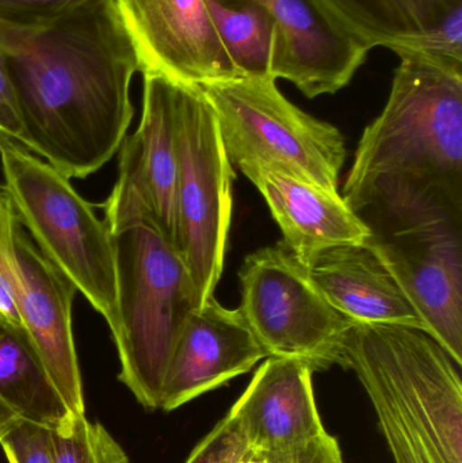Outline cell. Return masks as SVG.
Segmentation results:
<instances>
[{
	"label": "cell",
	"mask_w": 462,
	"mask_h": 463,
	"mask_svg": "<svg viewBox=\"0 0 462 463\" xmlns=\"http://www.w3.org/2000/svg\"><path fill=\"white\" fill-rule=\"evenodd\" d=\"M21 144L68 179H84L121 146L140 71L111 0L43 26L0 21Z\"/></svg>",
	"instance_id": "6da1fadb"
},
{
	"label": "cell",
	"mask_w": 462,
	"mask_h": 463,
	"mask_svg": "<svg viewBox=\"0 0 462 463\" xmlns=\"http://www.w3.org/2000/svg\"><path fill=\"white\" fill-rule=\"evenodd\" d=\"M398 56L387 105L363 130L344 186L368 228L462 217V65Z\"/></svg>",
	"instance_id": "7a4b0ae2"
},
{
	"label": "cell",
	"mask_w": 462,
	"mask_h": 463,
	"mask_svg": "<svg viewBox=\"0 0 462 463\" xmlns=\"http://www.w3.org/2000/svg\"><path fill=\"white\" fill-rule=\"evenodd\" d=\"M339 366L357 374L395 463H462L461 366L429 332L353 323Z\"/></svg>",
	"instance_id": "3957f363"
},
{
	"label": "cell",
	"mask_w": 462,
	"mask_h": 463,
	"mask_svg": "<svg viewBox=\"0 0 462 463\" xmlns=\"http://www.w3.org/2000/svg\"><path fill=\"white\" fill-rule=\"evenodd\" d=\"M111 236L118 310L111 335L118 380L138 404L160 410L171 356L198 307L194 285L178 248L149 222H133Z\"/></svg>",
	"instance_id": "277c9868"
},
{
	"label": "cell",
	"mask_w": 462,
	"mask_h": 463,
	"mask_svg": "<svg viewBox=\"0 0 462 463\" xmlns=\"http://www.w3.org/2000/svg\"><path fill=\"white\" fill-rule=\"evenodd\" d=\"M5 186L41 252L102 315L118 324L113 236L70 179L0 132Z\"/></svg>",
	"instance_id": "5b68a950"
},
{
	"label": "cell",
	"mask_w": 462,
	"mask_h": 463,
	"mask_svg": "<svg viewBox=\"0 0 462 463\" xmlns=\"http://www.w3.org/2000/svg\"><path fill=\"white\" fill-rule=\"evenodd\" d=\"M274 79L239 78L200 87L233 167L263 165L338 193L346 157L342 133L293 105Z\"/></svg>",
	"instance_id": "8992f818"
},
{
	"label": "cell",
	"mask_w": 462,
	"mask_h": 463,
	"mask_svg": "<svg viewBox=\"0 0 462 463\" xmlns=\"http://www.w3.org/2000/svg\"><path fill=\"white\" fill-rule=\"evenodd\" d=\"M178 247L198 307L214 296L224 269L236 178L216 114L197 86L178 83Z\"/></svg>",
	"instance_id": "52a82bcc"
},
{
	"label": "cell",
	"mask_w": 462,
	"mask_h": 463,
	"mask_svg": "<svg viewBox=\"0 0 462 463\" xmlns=\"http://www.w3.org/2000/svg\"><path fill=\"white\" fill-rule=\"evenodd\" d=\"M239 280V310L268 358L296 359L314 373L341 364L353 323L325 301L284 242L250 253Z\"/></svg>",
	"instance_id": "ba28073f"
},
{
	"label": "cell",
	"mask_w": 462,
	"mask_h": 463,
	"mask_svg": "<svg viewBox=\"0 0 462 463\" xmlns=\"http://www.w3.org/2000/svg\"><path fill=\"white\" fill-rule=\"evenodd\" d=\"M143 76L140 124L119 146L118 179L105 203V222L110 233L149 222L176 247L178 81L159 73Z\"/></svg>",
	"instance_id": "9c48e42d"
},
{
	"label": "cell",
	"mask_w": 462,
	"mask_h": 463,
	"mask_svg": "<svg viewBox=\"0 0 462 463\" xmlns=\"http://www.w3.org/2000/svg\"><path fill=\"white\" fill-rule=\"evenodd\" d=\"M366 245L398 280L429 334L462 366V217L373 228Z\"/></svg>",
	"instance_id": "30bf717a"
},
{
	"label": "cell",
	"mask_w": 462,
	"mask_h": 463,
	"mask_svg": "<svg viewBox=\"0 0 462 463\" xmlns=\"http://www.w3.org/2000/svg\"><path fill=\"white\" fill-rule=\"evenodd\" d=\"M140 72L203 87L239 79L205 0H111Z\"/></svg>",
	"instance_id": "8fae6325"
},
{
	"label": "cell",
	"mask_w": 462,
	"mask_h": 463,
	"mask_svg": "<svg viewBox=\"0 0 462 463\" xmlns=\"http://www.w3.org/2000/svg\"><path fill=\"white\" fill-rule=\"evenodd\" d=\"M16 307L52 383L73 415H86L83 383L72 332L76 288L41 252L26 232L15 239Z\"/></svg>",
	"instance_id": "7c38bea8"
},
{
	"label": "cell",
	"mask_w": 462,
	"mask_h": 463,
	"mask_svg": "<svg viewBox=\"0 0 462 463\" xmlns=\"http://www.w3.org/2000/svg\"><path fill=\"white\" fill-rule=\"evenodd\" d=\"M268 358L240 310L214 296L190 315L171 356L160 410H178L197 397L249 373Z\"/></svg>",
	"instance_id": "4fadbf2b"
},
{
	"label": "cell",
	"mask_w": 462,
	"mask_h": 463,
	"mask_svg": "<svg viewBox=\"0 0 462 463\" xmlns=\"http://www.w3.org/2000/svg\"><path fill=\"white\" fill-rule=\"evenodd\" d=\"M270 14L284 40L279 79L306 98L346 87L369 49L336 18L323 0H257Z\"/></svg>",
	"instance_id": "5bb4252c"
},
{
	"label": "cell",
	"mask_w": 462,
	"mask_h": 463,
	"mask_svg": "<svg viewBox=\"0 0 462 463\" xmlns=\"http://www.w3.org/2000/svg\"><path fill=\"white\" fill-rule=\"evenodd\" d=\"M314 370L301 361L268 358L230 412L252 450H293L325 434L315 402Z\"/></svg>",
	"instance_id": "9a60e30c"
},
{
	"label": "cell",
	"mask_w": 462,
	"mask_h": 463,
	"mask_svg": "<svg viewBox=\"0 0 462 463\" xmlns=\"http://www.w3.org/2000/svg\"><path fill=\"white\" fill-rule=\"evenodd\" d=\"M239 170L265 198L282 231L285 247L308 269L323 250L341 245L366 244L371 230L339 193L285 175L263 165Z\"/></svg>",
	"instance_id": "2e32d148"
},
{
	"label": "cell",
	"mask_w": 462,
	"mask_h": 463,
	"mask_svg": "<svg viewBox=\"0 0 462 463\" xmlns=\"http://www.w3.org/2000/svg\"><path fill=\"white\" fill-rule=\"evenodd\" d=\"M371 51L422 53L462 65V0H323Z\"/></svg>",
	"instance_id": "e0dca14e"
},
{
	"label": "cell",
	"mask_w": 462,
	"mask_h": 463,
	"mask_svg": "<svg viewBox=\"0 0 462 463\" xmlns=\"http://www.w3.org/2000/svg\"><path fill=\"white\" fill-rule=\"evenodd\" d=\"M325 301L352 323L395 324L428 332L398 280L369 245L323 250L308 267Z\"/></svg>",
	"instance_id": "ac0fdd59"
},
{
	"label": "cell",
	"mask_w": 462,
	"mask_h": 463,
	"mask_svg": "<svg viewBox=\"0 0 462 463\" xmlns=\"http://www.w3.org/2000/svg\"><path fill=\"white\" fill-rule=\"evenodd\" d=\"M72 415L24 326L0 315V430L15 421L56 429Z\"/></svg>",
	"instance_id": "d6986e66"
},
{
	"label": "cell",
	"mask_w": 462,
	"mask_h": 463,
	"mask_svg": "<svg viewBox=\"0 0 462 463\" xmlns=\"http://www.w3.org/2000/svg\"><path fill=\"white\" fill-rule=\"evenodd\" d=\"M217 35L240 78L279 79L281 32L257 0H205Z\"/></svg>",
	"instance_id": "ffe728a7"
},
{
	"label": "cell",
	"mask_w": 462,
	"mask_h": 463,
	"mask_svg": "<svg viewBox=\"0 0 462 463\" xmlns=\"http://www.w3.org/2000/svg\"><path fill=\"white\" fill-rule=\"evenodd\" d=\"M54 463H130L113 435L86 415H72L52 429Z\"/></svg>",
	"instance_id": "44dd1931"
},
{
	"label": "cell",
	"mask_w": 462,
	"mask_h": 463,
	"mask_svg": "<svg viewBox=\"0 0 462 463\" xmlns=\"http://www.w3.org/2000/svg\"><path fill=\"white\" fill-rule=\"evenodd\" d=\"M0 448L8 463H54L52 429L15 421L0 430Z\"/></svg>",
	"instance_id": "7402d4cb"
},
{
	"label": "cell",
	"mask_w": 462,
	"mask_h": 463,
	"mask_svg": "<svg viewBox=\"0 0 462 463\" xmlns=\"http://www.w3.org/2000/svg\"><path fill=\"white\" fill-rule=\"evenodd\" d=\"M247 450L243 431L235 416L228 412L195 446L184 463H238Z\"/></svg>",
	"instance_id": "603a6c76"
},
{
	"label": "cell",
	"mask_w": 462,
	"mask_h": 463,
	"mask_svg": "<svg viewBox=\"0 0 462 463\" xmlns=\"http://www.w3.org/2000/svg\"><path fill=\"white\" fill-rule=\"evenodd\" d=\"M94 0H0V21L33 27L53 24Z\"/></svg>",
	"instance_id": "cb8c5ba5"
},
{
	"label": "cell",
	"mask_w": 462,
	"mask_h": 463,
	"mask_svg": "<svg viewBox=\"0 0 462 463\" xmlns=\"http://www.w3.org/2000/svg\"><path fill=\"white\" fill-rule=\"evenodd\" d=\"M238 463H344L341 448L335 437L320 435L312 442L293 450L265 453L249 448Z\"/></svg>",
	"instance_id": "d4e9b609"
},
{
	"label": "cell",
	"mask_w": 462,
	"mask_h": 463,
	"mask_svg": "<svg viewBox=\"0 0 462 463\" xmlns=\"http://www.w3.org/2000/svg\"><path fill=\"white\" fill-rule=\"evenodd\" d=\"M21 227V219L10 193L5 184H0V277L13 283L15 293L18 283L15 239Z\"/></svg>",
	"instance_id": "484cf974"
},
{
	"label": "cell",
	"mask_w": 462,
	"mask_h": 463,
	"mask_svg": "<svg viewBox=\"0 0 462 463\" xmlns=\"http://www.w3.org/2000/svg\"><path fill=\"white\" fill-rule=\"evenodd\" d=\"M0 132L21 144L22 125L16 110L10 75H8L7 56L2 43H0Z\"/></svg>",
	"instance_id": "4316f807"
}]
</instances>
